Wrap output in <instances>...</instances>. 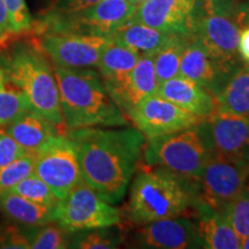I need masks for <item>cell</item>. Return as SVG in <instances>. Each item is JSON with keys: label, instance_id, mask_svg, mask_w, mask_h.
Returning a JSON list of instances; mask_svg holds the SVG:
<instances>
[{"label": "cell", "instance_id": "6da1fadb", "mask_svg": "<svg viewBox=\"0 0 249 249\" xmlns=\"http://www.w3.org/2000/svg\"><path fill=\"white\" fill-rule=\"evenodd\" d=\"M82 178L97 194L116 204L123 200L141 160L145 136L135 127L68 129Z\"/></svg>", "mask_w": 249, "mask_h": 249}, {"label": "cell", "instance_id": "7a4b0ae2", "mask_svg": "<svg viewBox=\"0 0 249 249\" xmlns=\"http://www.w3.org/2000/svg\"><path fill=\"white\" fill-rule=\"evenodd\" d=\"M130 186L124 218L134 226L155 220L182 216L194 210L200 201L197 180L171 172L163 167L139 164Z\"/></svg>", "mask_w": 249, "mask_h": 249}, {"label": "cell", "instance_id": "3957f363", "mask_svg": "<svg viewBox=\"0 0 249 249\" xmlns=\"http://www.w3.org/2000/svg\"><path fill=\"white\" fill-rule=\"evenodd\" d=\"M52 66L67 129L126 127L132 124L108 95L98 71Z\"/></svg>", "mask_w": 249, "mask_h": 249}, {"label": "cell", "instance_id": "277c9868", "mask_svg": "<svg viewBox=\"0 0 249 249\" xmlns=\"http://www.w3.org/2000/svg\"><path fill=\"white\" fill-rule=\"evenodd\" d=\"M0 64L22 90L31 110L67 130L53 66L29 36H21L0 52Z\"/></svg>", "mask_w": 249, "mask_h": 249}, {"label": "cell", "instance_id": "5b68a950", "mask_svg": "<svg viewBox=\"0 0 249 249\" xmlns=\"http://www.w3.org/2000/svg\"><path fill=\"white\" fill-rule=\"evenodd\" d=\"M210 152L196 124L180 132L145 140L142 164L149 167H163L198 181Z\"/></svg>", "mask_w": 249, "mask_h": 249}, {"label": "cell", "instance_id": "8992f818", "mask_svg": "<svg viewBox=\"0 0 249 249\" xmlns=\"http://www.w3.org/2000/svg\"><path fill=\"white\" fill-rule=\"evenodd\" d=\"M138 6L129 0H101L88 8L66 15L42 13L34 21L29 36L45 33H68L110 37L130 20Z\"/></svg>", "mask_w": 249, "mask_h": 249}, {"label": "cell", "instance_id": "52a82bcc", "mask_svg": "<svg viewBox=\"0 0 249 249\" xmlns=\"http://www.w3.org/2000/svg\"><path fill=\"white\" fill-rule=\"evenodd\" d=\"M54 222L68 233H75L120 225L121 211L83 181L57 202Z\"/></svg>", "mask_w": 249, "mask_h": 249}, {"label": "cell", "instance_id": "ba28073f", "mask_svg": "<svg viewBox=\"0 0 249 249\" xmlns=\"http://www.w3.org/2000/svg\"><path fill=\"white\" fill-rule=\"evenodd\" d=\"M34 173L51 188L58 200L85 181L75 144L67 134L53 136L35 152Z\"/></svg>", "mask_w": 249, "mask_h": 249}, {"label": "cell", "instance_id": "9c48e42d", "mask_svg": "<svg viewBox=\"0 0 249 249\" xmlns=\"http://www.w3.org/2000/svg\"><path fill=\"white\" fill-rule=\"evenodd\" d=\"M249 180V164L210 152L198 179L200 201L222 210L242 191Z\"/></svg>", "mask_w": 249, "mask_h": 249}, {"label": "cell", "instance_id": "30bf717a", "mask_svg": "<svg viewBox=\"0 0 249 249\" xmlns=\"http://www.w3.org/2000/svg\"><path fill=\"white\" fill-rule=\"evenodd\" d=\"M29 37L52 65L67 68L97 67L103 50L110 42L108 37L68 33H45Z\"/></svg>", "mask_w": 249, "mask_h": 249}, {"label": "cell", "instance_id": "8fae6325", "mask_svg": "<svg viewBox=\"0 0 249 249\" xmlns=\"http://www.w3.org/2000/svg\"><path fill=\"white\" fill-rule=\"evenodd\" d=\"M239 33L240 28L233 18L204 13L192 35L200 40L218 66L232 76L244 65L238 50Z\"/></svg>", "mask_w": 249, "mask_h": 249}, {"label": "cell", "instance_id": "7c38bea8", "mask_svg": "<svg viewBox=\"0 0 249 249\" xmlns=\"http://www.w3.org/2000/svg\"><path fill=\"white\" fill-rule=\"evenodd\" d=\"M210 151L249 164V118L214 110L197 124Z\"/></svg>", "mask_w": 249, "mask_h": 249}, {"label": "cell", "instance_id": "4fadbf2b", "mask_svg": "<svg viewBox=\"0 0 249 249\" xmlns=\"http://www.w3.org/2000/svg\"><path fill=\"white\" fill-rule=\"evenodd\" d=\"M203 14L201 0H147L138 6L130 21L170 35L191 36Z\"/></svg>", "mask_w": 249, "mask_h": 249}, {"label": "cell", "instance_id": "5bb4252c", "mask_svg": "<svg viewBox=\"0 0 249 249\" xmlns=\"http://www.w3.org/2000/svg\"><path fill=\"white\" fill-rule=\"evenodd\" d=\"M129 120L145 139H151L191 128L200 124L203 118L195 116L155 93L134 108Z\"/></svg>", "mask_w": 249, "mask_h": 249}, {"label": "cell", "instance_id": "9a60e30c", "mask_svg": "<svg viewBox=\"0 0 249 249\" xmlns=\"http://www.w3.org/2000/svg\"><path fill=\"white\" fill-rule=\"evenodd\" d=\"M133 247L150 249L202 248L197 226L186 217H172L155 220L139 226L130 234Z\"/></svg>", "mask_w": 249, "mask_h": 249}, {"label": "cell", "instance_id": "2e32d148", "mask_svg": "<svg viewBox=\"0 0 249 249\" xmlns=\"http://www.w3.org/2000/svg\"><path fill=\"white\" fill-rule=\"evenodd\" d=\"M108 95L129 118L142 101L157 92L154 55H143L129 73L114 82H104Z\"/></svg>", "mask_w": 249, "mask_h": 249}, {"label": "cell", "instance_id": "e0dca14e", "mask_svg": "<svg viewBox=\"0 0 249 249\" xmlns=\"http://www.w3.org/2000/svg\"><path fill=\"white\" fill-rule=\"evenodd\" d=\"M179 75L203 87L214 98L231 79L211 58L202 43L191 35L180 61Z\"/></svg>", "mask_w": 249, "mask_h": 249}, {"label": "cell", "instance_id": "ac0fdd59", "mask_svg": "<svg viewBox=\"0 0 249 249\" xmlns=\"http://www.w3.org/2000/svg\"><path fill=\"white\" fill-rule=\"evenodd\" d=\"M156 93L203 119L216 110V98L203 87L181 75L160 82Z\"/></svg>", "mask_w": 249, "mask_h": 249}, {"label": "cell", "instance_id": "d6986e66", "mask_svg": "<svg viewBox=\"0 0 249 249\" xmlns=\"http://www.w3.org/2000/svg\"><path fill=\"white\" fill-rule=\"evenodd\" d=\"M196 217L198 235L202 248L207 249H239L241 241L233 230L231 224L220 210L210 208L198 201L193 210Z\"/></svg>", "mask_w": 249, "mask_h": 249}, {"label": "cell", "instance_id": "ffe728a7", "mask_svg": "<svg viewBox=\"0 0 249 249\" xmlns=\"http://www.w3.org/2000/svg\"><path fill=\"white\" fill-rule=\"evenodd\" d=\"M27 152H35L53 136L66 134L67 130L45 119L31 108L21 113L7 126L2 127Z\"/></svg>", "mask_w": 249, "mask_h": 249}, {"label": "cell", "instance_id": "44dd1931", "mask_svg": "<svg viewBox=\"0 0 249 249\" xmlns=\"http://www.w3.org/2000/svg\"><path fill=\"white\" fill-rule=\"evenodd\" d=\"M0 211L8 222L22 227L54 222V207L35 203L14 192L0 196Z\"/></svg>", "mask_w": 249, "mask_h": 249}, {"label": "cell", "instance_id": "7402d4cb", "mask_svg": "<svg viewBox=\"0 0 249 249\" xmlns=\"http://www.w3.org/2000/svg\"><path fill=\"white\" fill-rule=\"evenodd\" d=\"M170 37V34L129 20L114 31L108 38L113 43L133 50L143 57L155 55Z\"/></svg>", "mask_w": 249, "mask_h": 249}, {"label": "cell", "instance_id": "603a6c76", "mask_svg": "<svg viewBox=\"0 0 249 249\" xmlns=\"http://www.w3.org/2000/svg\"><path fill=\"white\" fill-rule=\"evenodd\" d=\"M216 110L249 118V65L235 71L216 97Z\"/></svg>", "mask_w": 249, "mask_h": 249}, {"label": "cell", "instance_id": "cb8c5ba5", "mask_svg": "<svg viewBox=\"0 0 249 249\" xmlns=\"http://www.w3.org/2000/svg\"><path fill=\"white\" fill-rule=\"evenodd\" d=\"M140 58L141 55L133 50L110 40L103 50L97 65L103 82H114L120 80L133 70Z\"/></svg>", "mask_w": 249, "mask_h": 249}, {"label": "cell", "instance_id": "d4e9b609", "mask_svg": "<svg viewBox=\"0 0 249 249\" xmlns=\"http://www.w3.org/2000/svg\"><path fill=\"white\" fill-rule=\"evenodd\" d=\"M29 108L23 91L0 64V127L7 126Z\"/></svg>", "mask_w": 249, "mask_h": 249}, {"label": "cell", "instance_id": "484cf974", "mask_svg": "<svg viewBox=\"0 0 249 249\" xmlns=\"http://www.w3.org/2000/svg\"><path fill=\"white\" fill-rule=\"evenodd\" d=\"M189 36L171 35L163 48L154 55V64L158 85L179 75L180 61Z\"/></svg>", "mask_w": 249, "mask_h": 249}, {"label": "cell", "instance_id": "4316f807", "mask_svg": "<svg viewBox=\"0 0 249 249\" xmlns=\"http://www.w3.org/2000/svg\"><path fill=\"white\" fill-rule=\"evenodd\" d=\"M124 242V234L120 230L110 227L86 230L71 233L70 248L77 249H114Z\"/></svg>", "mask_w": 249, "mask_h": 249}, {"label": "cell", "instance_id": "83f0119b", "mask_svg": "<svg viewBox=\"0 0 249 249\" xmlns=\"http://www.w3.org/2000/svg\"><path fill=\"white\" fill-rule=\"evenodd\" d=\"M220 211L231 224L242 244L249 235V180L242 191Z\"/></svg>", "mask_w": 249, "mask_h": 249}, {"label": "cell", "instance_id": "f1b7e54d", "mask_svg": "<svg viewBox=\"0 0 249 249\" xmlns=\"http://www.w3.org/2000/svg\"><path fill=\"white\" fill-rule=\"evenodd\" d=\"M71 233L65 231L55 222L30 227V248L34 249H64L70 248Z\"/></svg>", "mask_w": 249, "mask_h": 249}, {"label": "cell", "instance_id": "f546056e", "mask_svg": "<svg viewBox=\"0 0 249 249\" xmlns=\"http://www.w3.org/2000/svg\"><path fill=\"white\" fill-rule=\"evenodd\" d=\"M35 154L27 152L18 160L0 169V196L12 192V189L27 177L34 174Z\"/></svg>", "mask_w": 249, "mask_h": 249}, {"label": "cell", "instance_id": "4dcf8cb0", "mask_svg": "<svg viewBox=\"0 0 249 249\" xmlns=\"http://www.w3.org/2000/svg\"><path fill=\"white\" fill-rule=\"evenodd\" d=\"M12 192L17 193V194L23 196L28 200L35 202V203L49 205V207H55V204L59 201L57 196L51 191V188L35 173L18 182L12 189Z\"/></svg>", "mask_w": 249, "mask_h": 249}, {"label": "cell", "instance_id": "1f68e13d", "mask_svg": "<svg viewBox=\"0 0 249 249\" xmlns=\"http://www.w3.org/2000/svg\"><path fill=\"white\" fill-rule=\"evenodd\" d=\"M11 29L18 35H29L34 20L26 5V0H4Z\"/></svg>", "mask_w": 249, "mask_h": 249}, {"label": "cell", "instance_id": "d6a6232c", "mask_svg": "<svg viewBox=\"0 0 249 249\" xmlns=\"http://www.w3.org/2000/svg\"><path fill=\"white\" fill-rule=\"evenodd\" d=\"M29 230L30 227H22L11 222L0 225V248H30Z\"/></svg>", "mask_w": 249, "mask_h": 249}, {"label": "cell", "instance_id": "836d02e7", "mask_svg": "<svg viewBox=\"0 0 249 249\" xmlns=\"http://www.w3.org/2000/svg\"><path fill=\"white\" fill-rule=\"evenodd\" d=\"M24 154H27V151L9 134L6 133L2 127H0V169Z\"/></svg>", "mask_w": 249, "mask_h": 249}, {"label": "cell", "instance_id": "e575fe53", "mask_svg": "<svg viewBox=\"0 0 249 249\" xmlns=\"http://www.w3.org/2000/svg\"><path fill=\"white\" fill-rule=\"evenodd\" d=\"M101 0H53L43 13L51 15H66L76 13L97 4Z\"/></svg>", "mask_w": 249, "mask_h": 249}, {"label": "cell", "instance_id": "d590c367", "mask_svg": "<svg viewBox=\"0 0 249 249\" xmlns=\"http://www.w3.org/2000/svg\"><path fill=\"white\" fill-rule=\"evenodd\" d=\"M204 13L224 15L234 18V14L241 0H201Z\"/></svg>", "mask_w": 249, "mask_h": 249}, {"label": "cell", "instance_id": "8d00e7d4", "mask_svg": "<svg viewBox=\"0 0 249 249\" xmlns=\"http://www.w3.org/2000/svg\"><path fill=\"white\" fill-rule=\"evenodd\" d=\"M238 50L242 62L249 65V26L240 27Z\"/></svg>", "mask_w": 249, "mask_h": 249}, {"label": "cell", "instance_id": "74e56055", "mask_svg": "<svg viewBox=\"0 0 249 249\" xmlns=\"http://www.w3.org/2000/svg\"><path fill=\"white\" fill-rule=\"evenodd\" d=\"M234 20L239 28L249 26V0L239 2L234 14Z\"/></svg>", "mask_w": 249, "mask_h": 249}, {"label": "cell", "instance_id": "f35d334b", "mask_svg": "<svg viewBox=\"0 0 249 249\" xmlns=\"http://www.w3.org/2000/svg\"><path fill=\"white\" fill-rule=\"evenodd\" d=\"M21 36L23 35H18V34H15L13 31H5L0 29V52L7 49L12 43H14Z\"/></svg>", "mask_w": 249, "mask_h": 249}, {"label": "cell", "instance_id": "ab89813d", "mask_svg": "<svg viewBox=\"0 0 249 249\" xmlns=\"http://www.w3.org/2000/svg\"><path fill=\"white\" fill-rule=\"evenodd\" d=\"M0 29L5 31H13L11 29V24H9L8 15L7 11H6L4 0H0Z\"/></svg>", "mask_w": 249, "mask_h": 249}, {"label": "cell", "instance_id": "60d3db41", "mask_svg": "<svg viewBox=\"0 0 249 249\" xmlns=\"http://www.w3.org/2000/svg\"><path fill=\"white\" fill-rule=\"evenodd\" d=\"M241 248H244V249H249V235L247 236V238L245 239L244 242H242V244H241Z\"/></svg>", "mask_w": 249, "mask_h": 249}, {"label": "cell", "instance_id": "b9f144b4", "mask_svg": "<svg viewBox=\"0 0 249 249\" xmlns=\"http://www.w3.org/2000/svg\"><path fill=\"white\" fill-rule=\"evenodd\" d=\"M130 2H133L134 5H136V6H140L141 4H143V2L144 1H147V0H129Z\"/></svg>", "mask_w": 249, "mask_h": 249}]
</instances>
